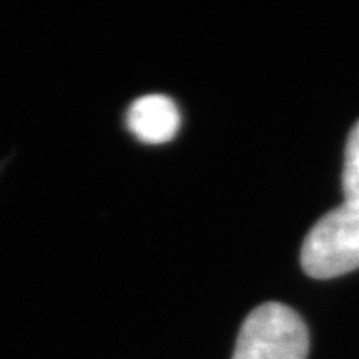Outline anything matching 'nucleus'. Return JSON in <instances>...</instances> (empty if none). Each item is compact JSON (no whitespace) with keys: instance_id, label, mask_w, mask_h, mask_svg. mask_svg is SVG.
I'll list each match as a JSON object with an SVG mask.
<instances>
[{"instance_id":"nucleus-1","label":"nucleus","mask_w":359,"mask_h":359,"mask_svg":"<svg viewBox=\"0 0 359 359\" xmlns=\"http://www.w3.org/2000/svg\"><path fill=\"white\" fill-rule=\"evenodd\" d=\"M299 262L303 271L316 280L359 268V200H344L313 224L304 236Z\"/></svg>"},{"instance_id":"nucleus-2","label":"nucleus","mask_w":359,"mask_h":359,"mask_svg":"<svg viewBox=\"0 0 359 359\" xmlns=\"http://www.w3.org/2000/svg\"><path fill=\"white\" fill-rule=\"evenodd\" d=\"M308 351L303 318L286 304L263 303L241 325L231 359H306Z\"/></svg>"},{"instance_id":"nucleus-3","label":"nucleus","mask_w":359,"mask_h":359,"mask_svg":"<svg viewBox=\"0 0 359 359\" xmlns=\"http://www.w3.org/2000/svg\"><path fill=\"white\" fill-rule=\"evenodd\" d=\"M180 123L182 116L177 103L161 93L137 98L127 114L128 130L148 145H161L173 140Z\"/></svg>"},{"instance_id":"nucleus-4","label":"nucleus","mask_w":359,"mask_h":359,"mask_svg":"<svg viewBox=\"0 0 359 359\" xmlns=\"http://www.w3.org/2000/svg\"><path fill=\"white\" fill-rule=\"evenodd\" d=\"M343 193L346 200H359V120L353 125L344 148Z\"/></svg>"}]
</instances>
